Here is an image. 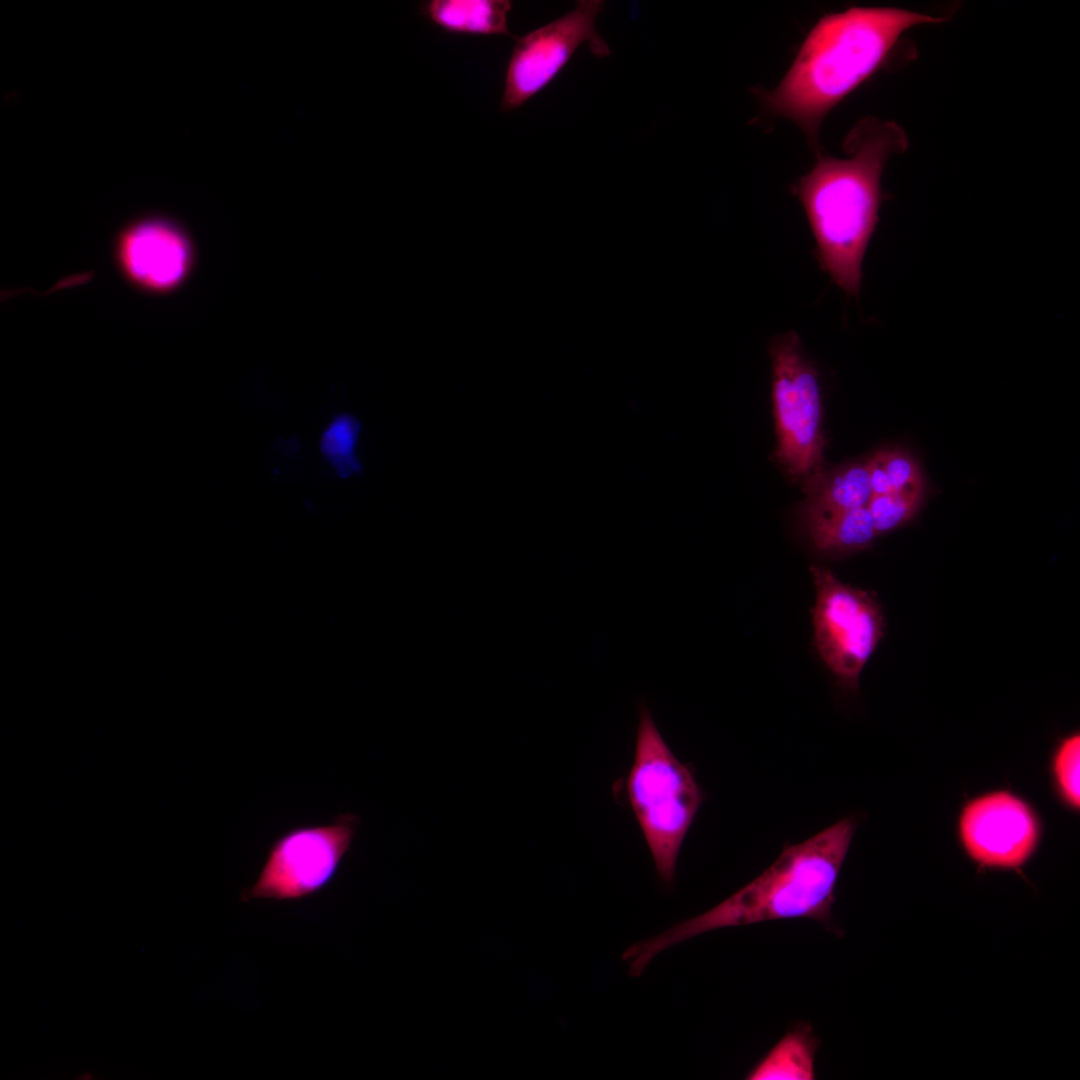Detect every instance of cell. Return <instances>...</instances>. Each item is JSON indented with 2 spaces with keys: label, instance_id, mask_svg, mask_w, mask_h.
<instances>
[{
  "label": "cell",
  "instance_id": "cell-1",
  "mask_svg": "<svg viewBox=\"0 0 1080 1080\" xmlns=\"http://www.w3.org/2000/svg\"><path fill=\"white\" fill-rule=\"evenodd\" d=\"M942 18L892 7H853L821 17L772 89L755 90L764 112L796 124L814 149L820 125L877 72L912 27Z\"/></svg>",
  "mask_w": 1080,
  "mask_h": 1080
},
{
  "label": "cell",
  "instance_id": "cell-2",
  "mask_svg": "<svg viewBox=\"0 0 1080 1080\" xmlns=\"http://www.w3.org/2000/svg\"><path fill=\"white\" fill-rule=\"evenodd\" d=\"M907 146L898 124L865 118L845 139V158L819 156L791 188L804 208L820 268L848 296L859 294L863 259L878 221L884 167Z\"/></svg>",
  "mask_w": 1080,
  "mask_h": 1080
},
{
  "label": "cell",
  "instance_id": "cell-3",
  "mask_svg": "<svg viewBox=\"0 0 1080 1080\" xmlns=\"http://www.w3.org/2000/svg\"><path fill=\"white\" fill-rule=\"evenodd\" d=\"M856 826L853 817H845L801 843L785 845L761 875L713 908L634 942L633 956L649 965L659 953L700 934L773 920L810 919L835 931V889Z\"/></svg>",
  "mask_w": 1080,
  "mask_h": 1080
},
{
  "label": "cell",
  "instance_id": "cell-4",
  "mask_svg": "<svg viewBox=\"0 0 1080 1080\" xmlns=\"http://www.w3.org/2000/svg\"><path fill=\"white\" fill-rule=\"evenodd\" d=\"M627 796L661 883L671 888L683 841L704 794L692 770L672 752L642 705Z\"/></svg>",
  "mask_w": 1080,
  "mask_h": 1080
},
{
  "label": "cell",
  "instance_id": "cell-5",
  "mask_svg": "<svg viewBox=\"0 0 1080 1080\" xmlns=\"http://www.w3.org/2000/svg\"><path fill=\"white\" fill-rule=\"evenodd\" d=\"M810 571L814 646L838 684L856 691L884 635L882 607L872 593L842 582L830 569L811 566Z\"/></svg>",
  "mask_w": 1080,
  "mask_h": 1080
},
{
  "label": "cell",
  "instance_id": "cell-6",
  "mask_svg": "<svg viewBox=\"0 0 1080 1080\" xmlns=\"http://www.w3.org/2000/svg\"><path fill=\"white\" fill-rule=\"evenodd\" d=\"M772 399L776 418V456L793 476L820 468L824 441L819 372L804 353L797 332L775 336L769 346Z\"/></svg>",
  "mask_w": 1080,
  "mask_h": 1080
},
{
  "label": "cell",
  "instance_id": "cell-7",
  "mask_svg": "<svg viewBox=\"0 0 1080 1080\" xmlns=\"http://www.w3.org/2000/svg\"><path fill=\"white\" fill-rule=\"evenodd\" d=\"M358 818L342 814L329 825L293 828L271 845L253 886L240 900L298 901L324 889L335 877L355 835Z\"/></svg>",
  "mask_w": 1080,
  "mask_h": 1080
},
{
  "label": "cell",
  "instance_id": "cell-8",
  "mask_svg": "<svg viewBox=\"0 0 1080 1080\" xmlns=\"http://www.w3.org/2000/svg\"><path fill=\"white\" fill-rule=\"evenodd\" d=\"M604 1L581 0L562 17L523 36L514 37L499 108L510 112L544 90L586 43L595 57L610 55L595 21Z\"/></svg>",
  "mask_w": 1080,
  "mask_h": 1080
},
{
  "label": "cell",
  "instance_id": "cell-9",
  "mask_svg": "<svg viewBox=\"0 0 1080 1080\" xmlns=\"http://www.w3.org/2000/svg\"><path fill=\"white\" fill-rule=\"evenodd\" d=\"M113 255L125 281L149 295L178 290L195 264L188 232L172 218L158 213L140 215L116 234Z\"/></svg>",
  "mask_w": 1080,
  "mask_h": 1080
},
{
  "label": "cell",
  "instance_id": "cell-10",
  "mask_svg": "<svg viewBox=\"0 0 1080 1080\" xmlns=\"http://www.w3.org/2000/svg\"><path fill=\"white\" fill-rule=\"evenodd\" d=\"M958 833L966 853L979 865L1015 869L1034 853L1040 823L1026 801L1002 790L969 801L959 816Z\"/></svg>",
  "mask_w": 1080,
  "mask_h": 1080
},
{
  "label": "cell",
  "instance_id": "cell-11",
  "mask_svg": "<svg viewBox=\"0 0 1080 1080\" xmlns=\"http://www.w3.org/2000/svg\"><path fill=\"white\" fill-rule=\"evenodd\" d=\"M512 7L508 0H429L418 11L446 33L512 36L507 25Z\"/></svg>",
  "mask_w": 1080,
  "mask_h": 1080
},
{
  "label": "cell",
  "instance_id": "cell-12",
  "mask_svg": "<svg viewBox=\"0 0 1080 1080\" xmlns=\"http://www.w3.org/2000/svg\"><path fill=\"white\" fill-rule=\"evenodd\" d=\"M806 500L800 514H825L867 506L872 493L867 466L851 464L807 477Z\"/></svg>",
  "mask_w": 1080,
  "mask_h": 1080
},
{
  "label": "cell",
  "instance_id": "cell-13",
  "mask_svg": "<svg viewBox=\"0 0 1080 1080\" xmlns=\"http://www.w3.org/2000/svg\"><path fill=\"white\" fill-rule=\"evenodd\" d=\"M801 520L814 547L825 553L861 551L869 548L878 536L867 506L825 514H801Z\"/></svg>",
  "mask_w": 1080,
  "mask_h": 1080
},
{
  "label": "cell",
  "instance_id": "cell-14",
  "mask_svg": "<svg viewBox=\"0 0 1080 1080\" xmlns=\"http://www.w3.org/2000/svg\"><path fill=\"white\" fill-rule=\"evenodd\" d=\"M819 1040L808 1025L789 1030L747 1073L748 1080L815 1079V1056Z\"/></svg>",
  "mask_w": 1080,
  "mask_h": 1080
},
{
  "label": "cell",
  "instance_id": "cell-15",
  "mask_svg": "<svg viewBox=\"0 0 1080 1080\" xmlns=\"http://www.w3.org/2000/svg\"><path fill=\"white\" fill-rule=\"evenodd\" d=\"M360 430L358 420L348 414L337 416L324 432L321 450L342 478L361 474L359 459L354 453Z\"/></svg>",
  "mask_w": 1080,
  "mask_h": 1080
},
{
  "label": "cell",
  "instance_id": "cell-16",
  "mask_svg": "<svg viewBox=\"0 0 1080 1080\" xmlns=\"http://www.w3.org/2000/svg\"><path fill=\"white\" fill-rule=\"evenodd\" d=\"M1080 736L1074 733L1061 740L1052 760V775L1061 800L1071 809L1078 810Z\"/></svg>",
  "mask_w": 1080,
  "mask_h": 1080
},
{
  "label": "cell",
  "instance_id": "cell-17",
  "mask_svg": "<svg viewBox=\"0 0 1080 1080\" xmlns=\"http://www.w3.org/2000/svg\"><path fill=\"white\" fill-rule=\"evenodd\" d=\"M922 495L890 492L871 496L867 508L877 535L893 531L909 522L919 509Z\"/></svg>",
  "mask_w": 1080,
  "mask_h": 1080
},
{
  "label": "cell",
  "instance_id": "cell-18",
  "mask_svg": "<svg viewBox=\"0 0 1080 1080\" xmlns=\"http://www.w3.org/2000/svg\"><path fill=\"white\" fill-rule=\"evenodd\" d=\"M884 467L892 492L923 494V478L918 464L901 449L882 450Z\"/></svg>",
  "mask_w": 1080,
  "mask_h": 1080
},
{
  "label": "cell",
  "instance_id": "cell-19",
  "mask_svg": "<svg viewBox=\"0 0 1080 1080\" xmlns=\"http://www.w3.org/2000/svg\"><path fill=\"white\" fill-rule=\"evenodd\" d=\"M866 466L872 496L884 495L892 492L884 467L882 450L875 453L866 463Z\"/></svg>",
  "mask_w": 1080,
  "mask_h": 1080
},
{
  "label": "cell",
  "instance_id": "cell-20",
  "mask_svg": "<svg viewBox=\"0 0 1080 1080\" xmlns=\"http://www.w3.org/2000/svg\"><path fill=\"white\" fill-rule=\"evenodd\" d=\"M77 1078H78V1079H82V1080L92 1079V1078H93V1074H92V1073H88V1072H87V1073H86V1072H84V1073L80 1074V1075H79V1077H77Z\"/></svg>",
  "mask_w": 1080,
  "mask_h": 1080
}]
</instances>
